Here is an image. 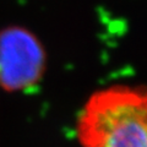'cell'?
<instances>
[{
  "label": "cell",
  "mask_w": 147,
  "mask_h": 147,
  "mask_svg": "<svg viewBox=\"0 0 147 147\" xmlns=\"http://www.w3.org/2000/svg\"><path fill=\"white\" fill-rule=\"evenodd\" d=\"M43 61L42 48L28 31L18 27L0 31V88H31L42 75Z\"/></svg>",
  "instance_id": "obj_2"
},
{
  "label": "cell",
  "mask_w": 147,
  "mask_h": 147,
  "mask_svg": "<svg viewBox=\"0 0 147 147\" xmlns=\"http://www.w3.org/2000/svg\"><path fill=\"white\" fill-rule=\"evenodd\" d=\"M77 137L84 147H147V88L98 91L80 113Z\"/></svg>",
  "instance_id": "obj_1"
}]
</instances>
